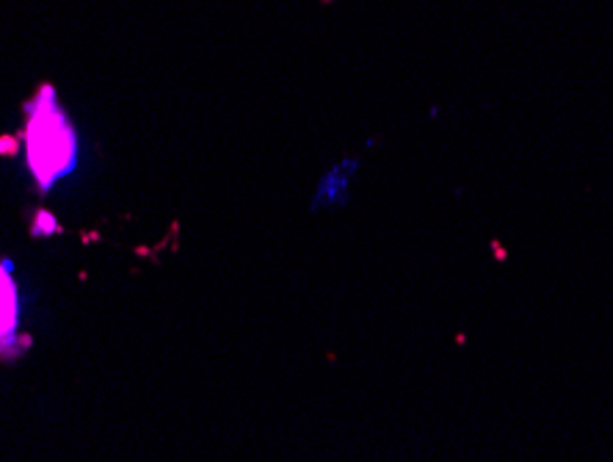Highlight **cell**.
Segmentation results:
<instances>
[{"label":"cell","instance_id":"obj_1","mask_svg":"<svg viewBox=\"0 0 613 462\" xmlns=\"http://www.w3.org/2000/svg\"><path fill=\"white\" fill-rule=\"evenodd\" d=\"M28 155H31V166L36 169L39 180L44 183H50L55 175L69 169L72 155H75L72 131L67 119L58 114L50 89H47V100L39 97L36 111L28 125Z\"/></svg>","mask_w":613,"mask_h":462}]
</instances>
